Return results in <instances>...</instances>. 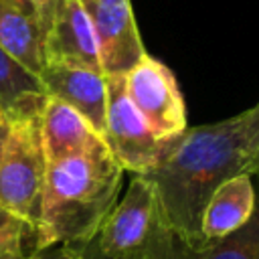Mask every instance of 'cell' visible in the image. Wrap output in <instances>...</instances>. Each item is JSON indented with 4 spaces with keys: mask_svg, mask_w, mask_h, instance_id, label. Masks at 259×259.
<instances>
[{
    "mask_svg": "<svg viewBox=\"0 0 259 259\" xmlns=\"http://www.w3.org/2000/svg\"><path fill=\"white\" fill-rule=\"evenodd\" d=\"M249 152L247 109L194 127H186L172 140L154 170L152 180L170 225L194 253L208 243L200 233L202 210L212 192L229 178L245 172Z\"/></svg>",
    "mask_w": 259,
    "mask_h": 259,
    "instance_id": "6da1fadb",
    "label": "cell"
},
{
    "mask_svg": "<svg viewBox=\"0 0 259 259\" xmlns=\"http://www.w3.org/2000/svg\"><path fill=\"white\" fill-rule=\"evenodd\" d=\"M93 245L107 259H194L196 255L170 225L152 180L144 174H134Z\"/></svg>",
    "mask_w": 259,
    "mask_h": 259,
    "instance_id": "3957f363",
    "label": "cell"
},
{
    "mask_svg": "<svg viewBox=\"0 0 259 259\" xmlns=\"http://www.w3.org/2000/svg\"><path fill=\"white\" fill-rule=\"evenodd\" d=\"M47 93L34 73L0 47V107L6 119L38 115Z\"/></svg>",
    "mask_w": 259,
    "mask_h": 259,
    "instance_id": "4fadbf2b",
    "label": "cell"
},
{
    "mask_svg": "<svg viewBox=\"0 0 259 259\" xmlns=\"http://www.w3.org/2000/svg\"><path fill=\"white\" fill-rule=\"evenodd\" d=\"M121 176L107 144L47 162L34 249L91 243L117 202Z\"/></svg>",
    "mask_w": 259,
    "mask_h": 259,
    "instance_id": "7a4b0ae2",
    "label": "cell"
},
{
    "mask_svg": "<svg viewBox=\"0 0 259 259\" xmlns=\"http://www.w3.org/2000/svg\"><path fill=\"white\" fill-rule=\"evenodd\" d=\"M249 117V152L245 172L251 176H259V101L247 109Z\"/></svg>",
    "mask_w": 259,
    "mask_h": 259,
    "instance_id": "9a60e30c",
    "label": "cell"
},
{
    "mask_svg": "<svg viewBox=\"0 0 259 259\" xmlns=\"http://www.w3.org/2000/svg\"><path fill=\"white\" fill-rule=\"evenodd\" d=\"M16 2H20V4H24V6H28V8H32V10L36 12V8H38L42 2H47V0H16Z\"/></svg>",
    "mask_w": 259,
    "mask_h": 259,
    "instance_id": "44dd1931",
    "label": "cell"
},
{
    "mask_svg": "<svg viewBox=\"0 0 259 259\" xmlns=\"http://www.w3.org/2000/svg\"><path fill=\"white\" fill-rule=\"evenodd\" d=\"M30 231H18L0 239V259H24V237Z\"/></svg>",
    "mask_w": 259,
    "mask_h": 259,
    "instance_id": "e0dca14e",
    "label": "cell"
},
{
    "mask_svg": "<svg viewBox=\"0 0 259 259\" xmlns=\"http://www.w3.org/2000/svg\"><path fill=\"white\" fill-rule=\"evenodd\" d=\"M0 47L38 77L45 67L36 12L16 0H0Z\"/></svg>",
    "mask_w": 259,
    "mask_h": 259,
    "instance_id": "7c38bea8",
    "label": "cell"
},
{
    "mask_svg": "<svg viewBox=\"0 0 259 259\" xmlns=\"http://www.w3.org/2000/svg\"><path fill=\"white\" fill-rule=\"evenodd\" d=\"M251 178V174L241 172L225 180L212 192L200 217V233L206 243L231 235L251 219L257 208V194Z\"/></svg>",
    "mask_w": 259,
    "mask_h": 259,
    "instance_id": "8fae6325",
    "label": "cell"
},
{
    "mask_svg": "<svg viewBox=\"0 0 259 259\" xmlns=\"http://www.w3.org/2000/svg\"><path fill=\"white\" fill-rule=\"evenodd\" d=\"M38 81L49 97L71 105L93 125L97 134L103 136L107 109V75L85 67L47 63L38 73Z\"/></svg>",
    "mask_w": 259,
    "mask_h": 259,
    "instance_id": "9c48e42d",
    "label": "cell"
},
{
    "mask_svg": "<svg viewBox=\"0 0 259 259\" xmlns=\"http://www.w3.org/2000/svg\"><path fill=\"white\" fill-rule=\"evenodd\" d=\"M103 140L123 170L148 174L166 154L172 140L154 134L127 97L123 75H107V109Z\"/></svg>",
    "mask_w": 259,
    "mask_h": 259,
    "instance_id": "5b68a950",
    "label": "cell"
},
{
    "mask_svg": "<svg viewBox=\"0 0 259 259\" xmlns=\"http://www.w3.org/2000/svg\"><path fill=\"white\" fill-rule=\"evenodd\" d=\"M85 245H51L42 249H32L24 259H83Z\"/></svg>",
    "mask_w": 259,
    "mask_h": 259,
    "instance_id": "2e32d148",
    "label": "cell"
},
{
    "mask_svg": "<svg viewBox=\"0 0 259 259\" xmlns=\"http://www.w3.org/2000/svg\"><path fill=\"white\" fill-rule=\"evenodd\" d=\"M38 115L6 119L8 132L0 158V206L20 219L32 235L40 217L47 172Z\"/></svg>",
    "mask_w": 259,
    "mask_h": 259,
    "instance_id": "277c9868",
    "label": "cell"
},
{
    "mask_svg": "<svg viewBox=\"0 0 259 259\" xmlns=\"http://www.w3.org/2000/svg\"><path fill=\"white\" fill-rule=\"evenodd\" d=\"M99 49L103 75H125L144 55L132 0H81Z\"/></svg>",
    "mask_w": 259,
    "mask_h": 259,
    "instance_id": "ba28073f",
    "label": "cell"
},
{
    "mask_svg": "<svg viewBox=\"0 0 259 259\" xmlns=\"http://www.w3.org/2000/svg\"><path fill=\"white\" fill-rule=\"evenodd\" d=\"M83 259H107V257H103V255L95 249V245H93V241H91V243H87V245L83 247Z\"/></svg>",
    "mask_w": 259,
    "mask_h": 259,
    "instance_id": "d6986e66",
    "label": "cell"
},
{
    "mask_svg": "<svg viewBox=\"0 0 259 259\" xmlns=\"http://www.w3.org/2000/svg\"><path fill=\"white\" fill-rule=\"evenodd\" d=\"M18 231H30L20 219H16L14 214H10L8 210H4L0 206V239L6 237V235H12V233H18Z\"/></svg>",
    "mask_w": 259,
    "mask_h": 259,
    "instance_id": "ac0fdd59",
    "label": "cell"
},
{
    "mask_svg": "<svg viewBox=\"0 0 259 259\" xmlns=\"http://www.w3.org/2000/svg\"><path fill=\"white\" fill-rule=\"evenodd\" d=\"M36 18L45 65L63 63L101 71L97 38L81 0H47L36 8Z\"/></svg>",
    "mask_w": 259,
    "mask_h": 259,
    "instance_id": "52a82bcc",
    "label": "cell"
},
{
    "mask_svg": "<svg viewBox=\"0 0 259 259\" xmlns=\"http://www.w3.org/2000/svg\"><path fill=\"white\" fill-rule=\"evenodd\" d=\"M38 123L47 162H57L105 144L103 136L79 111L49 95L42 103Z\"/></svg>",
    "mask_w": 259,
    "mask_h": 259,
    "instance_id": "30bf717a",
    "label": "cell"
},
{
    "mask_svg": "<svg viewBox=\"0 0 259 259\" xmlns=\"http://www.w3.org/2000/svg\"><path fill=\"white\" fill-rule=\"evenodd\" d=\"M6 132H8V123H0V158H2V148H4V140H6Z\"/></svg>",
    "mask_w": 259,
    "mask_h": 259,
    "instance_id": "ffe728a7",
    "label": "cell"
},
{
    "mask_svg": "<svg viewBox=\"0 0 259 259\" xmlns=\"http://www.w3.org/2000/svg\"><path fill=\"white\" fill-rule=\"evenodd\" d=\"M194 259H259V206L243 227L208 243Z\"/></svg>",
    "mask_w": 259,
    "mask_h": 259,
    "instance_id": "5bb4252c",
    "label": "cell"
},
{
    "mask_svg": "<svg viewBox=\"0 0 259 259\" xmlns=\"http://www.w3.org/2000/svg\"><path fill=\"white\" fill-rule=\"evenodd\" d=\"M127 97L162 140L178 138L186 125V105L174 73L152 55H144L125 75Z\"/></svg>",
    "mask_w": 259,
    "mask_h": 259,
    "instance_id": "8992f818",
    "label": "cell"
},
{
    "mask_svg": "<svg viewBox=\"0 0 259 259\" xmlns=\"http://www.w3.org/2000/svg\"><path fill=\"white\" fill-rule=\"evenodd\" d=\"M6 121V117H4V111H2V107H0V123H4Z\"/></svg>",
    "mask_w": 259,
    "mask_h": 259,
    "instance_id": "7402d4cb",
    "label": "cell"
}]
</instances>
